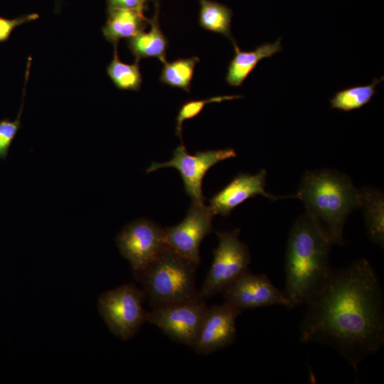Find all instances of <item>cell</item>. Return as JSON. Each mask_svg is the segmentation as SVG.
I'll return each instance as SVG.
<instances>
[{"instance_id":"obj_7","label":"cell","mask_w":384,"mask_h":384,"mask_svg":"<svg viewBox=\"0 0 384 384\" xmlns=\"http://www.w3.org/2000/svg\"><path fill=\"white\" fill-rule=\"evenodd\" d=\"M236 156L232 148L198 151L189 154L184 145L178 146L171 160L164 163L153 161L146 169L149 174L165 167H173L179 171L186 194L193 203H205L202 183L206 172L218 163Z\"/></svg>"},{"instance_id":"obj_22","label":"cell","mask_w":384,"mask_h":384,"mask_svg":"<svg viewBox=\"0 0 384 384\" xmlns=\"http://www.w3.org/2000/svg\"><path fill=\"white\" fill-rule=\"evenodd\" d=\"M241 97H242L241 95H222L212 97L204 100H193L185 102L181 105L176 118V135L179 137L183 143L182 125L183 122L197 117L207 104L221 102L225 100H231Z\"/></svg>"},{"instance_id":"obj_2","label":"cell","mask_w":384,"mask_h":384,"mask_svg":"<svg viewBox=\"0 0 384 384\" xmlns=\"http://www.w3.org/2000/svg\"><path fill=\"white\" fill-rule=\"evenodd\" d=\"M333 244L306 213L293 223L285 254V287L283 290L293 309L305 304L316 287L331 269Z\"/></svg>"},{"instance_id":"obj_17","label":"cell","mask_w":384,"mask_h":384,"mask_svg":"<svg viewBox=\"0 0 384 384\" xmlns=\"http://www.w3.org/2000/svg\"><path fill=\"white\" fill-rule=\"evenodd\" d=\"M361 206L369 239L383 247L384 245V196L377 188L365 186L360 189Z\"/></svg>"},{"instance_id":"obj_25","label":"cell","mask_w":384,"mask_h":384,"mask_svg":"<svg viewBox=\"0 0 384 384\" xmlns=\"http://www.w3.org/2000/svg\"><path fill=\"white\" fill-rule=\"evenodd\" d=\"M158 0H107V9L122 8L135 10L141 12L147 8L149 1H157Z\"/></svg>"},{"instance_id":"obj_21","label":"cell","mask_w":384,"mask_h":384,"mask_svg":"<svg viewBox=\"0 0 384 384\" xmlns=\"http://www.w3.org/2000/svg\"><path fill=\"white\" fill-rule=\"evenodd\" d=\"M114 55L107 67V73L114 85L119 90L139 91L142 82V77L139 62L132 64L119 60L117 46L114 47Z\"/></svg>"},{"instance_id":"obj_3","label":"cell","mask_w":384,"mask_h":384,"mask_svg":"<svg viewBox=\"0 0 384 384\" xmlns=\"http://www.w3.org/2000/svg\"><path fill=\"white\" fill-rule=\"evenodd\" d=\"M294 198L321 228L333 245L344 244L343 228L349 215L360 209L361 193L351 179L334 169L308 171Z\"/></svg>"},{"instance_id":"obj_18","label":"cell","mask_w":384,"mask_h":384,"mask_svg":"<svg viewBox=\"0 0 384 384\" xmlns=\"http://www.w3.org/2000/svg\"><path fill=\"white\" fill-rule=\"evenodd\" d=\"M198 23L203 28L219 33L236 43L231 32L232 10L225 4L211 0H198Z\"/></svg>"},{"instance_id":"obj_5","label":"cell","mask_w":384,"mask_h":384,"mask_svg":"<svg viewBox=\"0 0 384 384\" xmlns=\"http://www.w3.org/2000/svg\"><path fill=\"white\" fill-rule=\"evenodd\" d=\"M215 233L218 245L213 251L210 269L198 290L202 299L222 294L231 283L249 271L250 254L246 244L240 240V230Z\"/></svg>"},{"instance_id":"obj_9","label":"cell","mask_w":384,"mask_h":384,"mask_svg":"<svg viewBox=\"0 0 384 384\" xmlns=\"http://www.w3.org/2000/svg\"><path fill=\"white\" fill-rule=\"evenodd\" d=\"M207 307L204 299L151 307L147 322L174 341L192 348Z\"/></svg>"},{"instance_id":"obj_4","label":"cell","mask_w":384,"mask_h":384,"mask_svg":"<svg viewBox=\"0 0 384 384\" xmlns=\"http://www.w3.org/2000/svg\"><path fill=\"white\" fill-rule=\"evenodd\" d=\"M197 265L178 255L167 245L143 270L134 272L151 307L198 301Z\"/></svg>"},{"instance_id":"obj_16","label":"cell","mask_w":384,"mask_h":384,"mask_svg":"<svg viewBox=\"0 0 384 384\" xmlns=\"http://www.w3.org/2000/svg\"><path fill=\"white\" fill-rule=\"evenodd\" d=\"M148 18L144 12L122 8L107 9V18L102 28L105 39L114 47L122 38H129L144 31Z\"/></svg>"},{"instance_id":"obj_24","label":"cell","mask_w":384,"mask_h":384,"mask_svg":"<svg viewBox=\"0 0 384 384\" xmlns=\"http://www.w3.org/2000/svg\"><path fill=\"white\" fill-rule=\"evenodd\" d=\"M38 18V14H29L12 19L0 17V42L7 40L13 30L17 26Z\"/></svg>"},{"instance_id":"obj_6","label":"cell","mask_w":384,"mask_h":384,"mask_svg":"<svg viewBox=\"0 0 384 384\" xmlns=\"http://www.w3.org/2000/svg\"><path fill=\"white\" fill-rule=\"evenodd\" d=\"M145 299L143 290L132 284H127L102 293L97 305L110 331L127 341L147 322L148 311L143 307Z\"/></svg>"},{"instance_id":"obj_23","label":"cell","mask_w":384,"mask_h":384,"mask_svg":"<svg viewBox=\"0 0 384 384\" xmlns=\"http://www.w3.org/2000/svg\"><path fill=\"white\" fill-rule=\"evenodd\" d=\"M21 110L22 106L15 120L6 119L0 122V159L6 157L11 144L21 127Z\"/></svg>"},{"instance_id":"obj_8","label":"cell","mask_w":384,"mask_h":384,"mask_svg":"<svg viewBox=\"0 0 384 384\" xmlns=\"http://www.w3.org/2000/svg\"><path fill=\"white\" fill-rule=\"evenodd\" d=\"M117 246L133 272L143 270L166 247L164 228L146 218L127 224L117 234Z\"/></svg>"},{"instance_id":"obj_13","label":"cell","mask_w":384,"mask_h":384,"mask_svg":"<svg viewBox=\"0 0 384 384\" xmlns=\"http://www.w3.org/2000/svg\"><path fill=\"white\" fill-rule=\"evenodd\" d=\"M267 171L261 169L255 174H238L223 188L209 200L208 206L215 215L228 216L239 205L257 195L264 196L272 201L285 198L288 196H277L267 193L265 189Z\"/></svg>"},{"instance_id":"obj_15","label":"cell","mask_w":384,"mask_h":384,"mask_svg":"<svg viewBox=\"0 0 384 384\" xmlns=\"http://www.w3.org/2000/svg\"><path fill=\"white\" fill-rule=\"evenodd\" d=\"M155 13L152 18H148L151 26L149 32L142 31L127 39V46L136 58V61L146 58H156L162 63L166 61V50L169 42L163 33L159 21V4L155 2Z\"/></svg>"},{"instance_id":"obj_11","label":"cell","mask_w":384,"mask_h":384,"mask_svg":"<svg viewBox=\"0 0 384 384\" xmlns=\"http://www.w3.org/2000/svg\"><path fill=\"white\" fill-rule=\"evenodd\" d=\"M223 303L240 313L274 305L289 308V303L283 291L278 289L263 274L245 272L231 283L222 292Z\"/></svg>"},{"instance_id":"obj_10","label":"cell","mask_w":384,"mask_h":384,"mask_svg":"<svg viewBox=\"0 0 384 384\" xmlns=\"http://www.w3.org/2000/svg\"><path fill=\"white\" fill-rule=\"evenodd\" d=\"M215 215L205 203H191L184 219L178 224L164 228L166 245L180 256L199 265V247L212 232Z\"/></svg>"},{"instance_id":"obj_1","label":"cell","mask_w":384,"mask_h":384,"mask_svg":"<svg viewBox=\"0 0 384 384\" xmlns=\"http://www.w3.org/2000/svg\"><path fill=\"white\" fill-rule=\"evenodd\" d=\"M301 322L300 342L336 351L355 370L384 343L383 295L370 262L360 258L331 269L311 294Z\"/></svg>"},{"instance_id":"obj_19","label":"cell","mask_w":384,"mask_h":384,"mask_svg":"<svg viewBox=\"0 0 384 384\" xmlns=\"http://www.w3.org/2000/svg\"><path fill=\"white\" fill-rule=\"evenodd\" d=\"M383 80V77L375 78L369 85L352 86L337 91L330 100L331 109L346 112L360 109L371 101L377 93V85Z\"/></svg>"},{"instance_id":"obj_20","label":"cell","mask_w":384,"mask_h":384,"mask_svg":"<svg viewBox=\"0 0 384 384\" xmlns=\"http://www.w3.org/2000/svg\"><path fill=\"white\" fill-rule=\"evenodd\" d=\"M199 60L197 56L178 58L171 62L166 60L163 63L159 81L164 85L181 88L189 92L194 68Z\"/></svg>"},{"instance_id":"obj_12","label":"cell","mask_w":384,"mask_h":384,"mask_svg":"<svg viewBox=\"0 0 384 384\" xmlns=\"http://www.w3.org/2000/svg\"><path fill=\"white\" fill-rule=\"evenodd\" d=\"M240 314L225 303L208 306L192 348L198 355H208L232 344Z\"/></svg>"},{"instance_id":"obj_14","label":"cell","mask_w":384,"mask_h":384,"mask_svg":"<svg viewBox=\"0 0 384 384\" xmlns=\"http://www.w3.org/2000/svg\"><path fill=\"white\" fill-rule=\"evenodd\" d=\"M281 40L282 38H279L274 43L261 44L250 51H242L237 43H234L235 54L225 75L227 84L232 87L241 86L260 61L282 51Z\"/></svg>"}]
</instances>
